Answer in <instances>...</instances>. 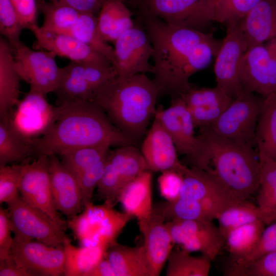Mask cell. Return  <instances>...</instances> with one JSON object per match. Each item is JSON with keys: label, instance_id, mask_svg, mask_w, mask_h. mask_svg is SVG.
<instances>
[{"label": "cell", "instance_id": "obj_40", "mask_svg": "<svg viewBox=\"0 0 276 276\" xmlns=\"http://www.w3.org/2000/svg\"><path fill=\"white\" fill-rule=\"evenodd\" d=\"M37 4L43 15L40 27L47 31L68 34L81 13L70 7L45 0H38Z\"/></svg>", "mask_w": 276, "mask_h": 276}, {"label": "cell", "instance_id": "obj_46", "mask_svg": "<svg viewBox=\"0 0 276 276\" xmlns=\"http://www.w3.org/2000/svg\"><path fill=\"white\" fill-rule=\"evenodd\" d=\"M232 276H276V251L246 263L235 264Z\"/></svg>", "mask_w": 276, "mask_h": 276}, {"label": "cell", "instance_id": "obj_6", "mask_svg": "<svg viewBox=\"0 0 276 276\" xmlns=\"http://www.w3.org/2000/svg\"><path fill=\"white\" fill-rule=\"evenodd\" d=\"M117 77L112 64L71 61L62 67L60 81L54 93L60 104L92 101L101 88Z\"/></svg>", "mask_w": 276, "mask_h": 276}, {"label": "cell", "instance_id": "obj_3", "mask_svg": "<svg viewBox=\"0 0 276 276\" xmlns=\"http://www.w3.org/2000/svg\"><path fill=\"white\" fill-rule=\"evenodd\" d=\"M160 90L154 79L139 74L112 80L97 93L93 101L119 129L135 141L143 136L156 112Z\"/></svg>", "mask_w": 276, "mask_h": 276}, {"label": "cell", "instance_id": "obj_18", "mask_svg": "<svg viewBox=\"0 0 276 276\" xmlns=\"http://www.w3.org/2000/svg\"><path fill=\"white\" fill-rule=\"evenodd\" d=\"M141 151L148 170L152 172L175 170L183 173L187 168L178 158L172 137L155 116L143 142Z\"/></svg>", "mask_w": 276, "mask_h": 276}, {"label": "cell", "instance_id": "obj_28", "mask_svg": "<svg viewBox=\"0 0 276 276\" xmlns=\"http://www.w3.org/2000/svg\"><path fill=\"white\" fill-rule=\"evenodd\" d=\"M105 255L116 276H151L143 245L130 247L116 242Z\"/></svg>", "mask_w": 276, "mask_h": 276}, {"label": "cell", "instance_id": "obj_37", "mask_svg": "<svg viewBox=\"0 0 276 276\" xmlns=\"http://www.w3.org/2000/svg\"><path fill=\"white\" fill-rule=\"evenodd\" d=\"M218 227L225 238L228 233L240 226L262 220L268 225L267 219L258 206L245 200L233 204L217 216Z\"/></svg>", "mask_w": 276, "mask_h": 276}, {"label": "cell", "instance_id": "obj_11", "mask_svg": "<svg viewBox=\"0 0 276 276\" xmlns=\"http://www.w3.org/2000/svg\"><path fill=\"white\" fill-rule=\"evenodd\" d=\"M58 106L50 104L46 96L30 90L6 116L10 126L28 142L44 135L58 116ZM2 118V117H1Z\"/></svg>", "mask_w": 276, "mask_h": 276}, {"label": "cell", "instance_id": "obj_20", "mask_svg": "<svg viewBox=\"0 0 276 276\" xmlns=\"http://www.w3.org/2000/svg\"><path fill=\"white\" fill-rule=\"evenodd\" d=\"M151 276L159 275L173 249V240L165 219L153 210L146 218L138 220Z\"/></svg>", "mask_w": 276, "mask_h": 276}, {"label": "cell", "instance_id": "obj_34", "mask_svg": "<svg viewBox=\"0 0 276 276\" xmlns=\"http://www.w3.org/2000/svg\"><path fill=\"white\" fill-rule=\"evenodd\" d=\"M65 262L64 275L85 276L104 257L106 249L96 246L73 245L67 237L64 243Z\"/></svg>", "mask_w": 276, "mask_h": 276}, {"label": "cell", "instance_id": "obj_32", "mask_svg": "<svg viewBox=\"0 0 276 276\" xmlns=\"http://www.w3.org/2000/svg\"><path fill=\"white\" fill-rule=\"evenodd\" d=\"M258 155L260 183L257 205L265 215L269 225L276 221V160L262 154Z\"/></svg>", "mask_w": 276, "mask_h": 276}, {"label": "cell", "instance_id": "obj_51", "mask_svg": "<svg viewBox=\"0 0 276 276\" xmlns=\"http://www.w3.org/2000/svg\"><path fill=\"white\" fill-rule=\"evenodd\" d=\"M25 29L38 25L36 0H10Z\"/></svg>", "mask_w": 276, "mask_h": 276}, {"label": "cell", "instance_id": "obj_44", "mask_svg": "<svg viewBox=\"0 0 276 276\" xmlns=\"http://www.w3.org/2000/svg\"><path fill=\"white\" fill-rule=\"evenodd\" d=\"M24 163L0 166V203H8L19 196Z\"/></svg>", "mask_w": 276, "mask_h": 276}, {"label": "cell", "instance_id": "obj_17", "mask_svg": "<svg viewBox=\"0 0 276 276\" xmlns=\"http://www.w3.org/2000/svg\"><path fill=\"white\" fill-rule=\"evenodd\" d=\"M10 254L17 264L32 276L64 274V246L54 247L36 240L13 242Z\"/></svg>", "mask_w": 276, "mask_h": 276}, {"label": "cell", "instance_id": "obj_35", "mask_svg": "<svg viewBox=\"0 0 276 276\" xmlns=\"http://www.w3.org/2000/svg\"><path fill=\"white\" fill-rule=\"evenodd\" d=\"M266 224L256 221L235 228L225 238V244L231 261L241 260L249 255L255 248Z\"/></svg>", "mask_w": 276, "mask_h": 276}, {"label": "cell", "instance_id": "obj_13", "mask_svg": "<svg viewBox=\"0 0 276 276\" xmlns=\"http://www.w3.org/2000/svg\"><path fill=\"white\" fill-rule=\"evenodd\" d=\"M142 15L168 24L197 29L214 21V9L208 0H135Z\"/></svg>", "mask_w": 276, "mask_h": 276}, {"label": "cell", "instance_id": "obj_5", "mask_svg": "<svg viewBox=\"0 0 276 276\" xmlns=\"http://www.w3.org/2000/svg\"><path fill=\"white\" fill-rule=\"evenodd\" d=\"M82 212L68 220V227L73 231L81 246H96L107 249L116 243L119 234L133 217L119 212L113 206L104 202L91 203Z\"/></svg>", "mask_w": 276, "mask_h": 276}, {"label": "cell", "instance_id": "obj_26", "mask_svg": "<svg viewBox=\"0 0 276 276\" xmlns=\"http://www.w3.org/2000/svg\"><path fill=\"white\" fill-rule=\"evenodd\" d=\"M9 42L0 38V117L7 116L19 101L20 81Z\"/></svg>", "mask_w": 276, "mask_h": 276}, {"label": "cell", "instance_id": "obj_23", "mask_svg": "<svg viewBox=\"0 0 276 276\" xmlns=\"http://www.w3.org/2000/svg\"><path fill=\"white\" fill-rule=\"evenodd\" d=\"M243 90L262 96L274 91L269 68V56L265 44L251 47L246 52L241 67Z\"/></svg>", "mask_w": 276, "mask_h": 276}, {"label": "cell", "instance_id": "obj_30", "mask_svg": "<svg viewBox=\"0 0 276 276\" xmlns=\"http://www.w3.org/2000/svg\"><path fill=\"white\" fill-rule=\"evenodd\" d=\"M221 42L213 38L200 43L193 49L176 74L172 96H178L193 87L189 82L190 77L209 65L213 57L216 56Z\"/></svg>", "mask_w": 276, "mask_h": 276}, {"label": "cell", "instance_id": "obj_15", "mask_svg": "<svg viewBox=\"0 0 276 276\" xmlns=\"http://www.w3.org/2000/svg\"><path fill=\"white\" fill-rule=\"evenodd\" d=\"M166 223L175 244L190 252H200L212 262L225 245L224 237L212 221L173 220Z\"/></svg>", "mask_w": 276, "mask_h": 276}, {"label": "cell", "instance_id": "obj_39", "mask_svg": "<svg viewBox=\"0 0 276 276\" xmlns=\"http://www.w3.org/2000/svg\"><path fill=\"white\" fill-rule=\"evenodd\" d=\"M183 249H173L167 260V276H208L211 260L202 255L192 256Z\"/></svg>", "mask_w": 276, "mask_h": 276}, {"label": "cell", "instance_id": "obj_27", "mask_svg": "<svg viewBox=\"0 0 276 276\" xmlns=\"http://www.w3.org/2000/svg\"><path fill=\"white\" fill-rule=\"evenodd\" d=\"M152 172L146 171L126 184L119 197L126 213L138 220L149 217L153 206L152 201Z\"/></svg>", "mask_w": 276, "mask_h": 276}, {"label": "cell", "instance_id": "obj_24", "mask_svg": "<svg viewBox=\"0 0 276 276\" xmlns=\"http://www.w3.org/2000/svg\"><path fill=\"white\" fill-rule=\"evenodd\" d=\"M248 48L276 37V0H261L239 22Z\"/></svg>", "mask_w": 276, "mask_h": 276}, {"label": "cell", "instance_id": "obj_42", "mask_svg": "<svg viewBox=\"0 0 276 276\" xmlns=\"http://www.w3.org/2000/svg\"><path fill=\"white\" fill-rule=\"evenodd\" d=\"M109 147L97 146L66 149L58 155L64 165L77 178L84 171L105 157Z\"/></svg>", "mask_w": 276, "mask_h": 276}, {"label": "cell", "instance_id": "obj_14", "mask_svg": "<svg viewBox=\"0 0 276 276\" xmlns=\"http://www.w3.org/2000/svg\"><path fill=\"white\" fill-rule=\"evenodd\" d=\"M113 66L118 77L126 78L139 74L152 73L149 60L153 50L149 36L134 25L114 42Z\"/></svg>", "mask_w": 276, "mask_h": 276}, {"label": "cell", "instance_id": "obj_22", "mask_svg": "<svg viewBox=\"0 0 276 276\" xmlns=\"http://www.w3.org/2000/svg\"><path fill=\"white\" fill-rule=\"evenodd\" d=\"M180 96L192 118L195 127H210L228 107L233 99L221 89L192 87Z\"/></svg>", "mask_w": 276, "mask_h": 276}, {"label": "cell", "instance_id": "obj_52", "mask_svg": "<svg viewBox=\"0 0 276 276\" xmlns=\"http://www.w3.org/2000/svg\"><path fill=\"white\" fill-rule=\"evenodd\" d=\"M11 223L8 209L0 208V261L8 258L13 243Z\"/></svg>", "mask_w": 276, "mask_h": 276}, {"label": "cell", "instance_id": "obj_2", "mask_svg": "<svg viewBox=\"0 0 276 276\" xmlns=\"http://www.w3.org/2000/svg\"><path fill=\"white\" fill-rule=\"evenodd\" d=\"M197 135L199 150L194 167L216 176L236 196L246 200L260 183V163L253 147L218 135L208 128Z\"/></svg>", "mask_w": 276, "mask_h": 276}, {"label": "cell", "instance_id": "obj_57", "mask_svg": "<svg viewBox=\"0 0 276 276\" xmlns=\"http://www.w3.org/2000/svg\"><path fill=\"white\" fill-rule=\"evenodd\" d=\"M208 1L210 2V4L212 5V6L213 7L214 9V13H215V10L216 8L223 0H208Z\"/></svg>", "mask_w": 276, "mask_h": 276}, {"label": "cell", "instance_id": "obj_4", "mask_svg": "<svg viewBox=\"0 0 276 276\" xmlns=\"http://www.w3.org/2000/svg\"><path fill=\"white\" fill-rule=\"evenodd\" d=\"M142 16L153 50V79L161 93L171 95L176 74L188 55L198 44L214 37L197 29L173 25L154 16Z\"/></svg>", "mask_w": 276, "mask_h": 276}, {"label": "cell", "instance_id": "obj_7", "mask_svg": "<svg viewBox=\"0 0 276 276\" xmlns=\"http://www.w3.org/2000/svg\"><path fill=\"white\" fill-rule=\"evenodd\" d=\"M262 98L243 91L233 99L217 120L209 128L219 136L253 147L262 106Z\"/></svg>", "mask_w": 276, "mask_h": 276}, {"label": "cell", "instance_id": "obj_43", "mask_svg": "<svg viewBox=\"0 0 276 276\" xmlns=\"http://www.w3.org/2000/svg\"><path fill=\"white\" fill-rule=\"evenodd\" d=\"M261 0H223L215 10L214 21L227 25L240 22Z\"/></svg>", "mask_w": 276, "mask_h": 276}, {"label": "cell", "instance_id": "obj_25", "mask_svg": "<svg viewBox=\"0 0 276 276\" xmlns=\"http://www.w3.org/2000/svg\"><path fill=\"white\" fill-rule=\"evenodd\" d=\"M183 175L179 198L200 200L210 197H224L242 201L216 176L206 171L187 167Z\"/></svg>", "mask_w": 276, "mask_h": 276}, {"label": "cell", "instance_id": "obj_21", "mask_svg": "<svg viewBox=\"0 0 276 276\" xmlns=\"http://www.w3.org/2000/svg\"><path fill=\"white\" fill-rule=\"evenodd\" d=\"M56 155L49 156L52 196L56 209L70 220L81 212L82 194L76 178Z\"/></svg>", "mask_w": 276, "mask_h": 276}, {"label": "cell", "instance_id": "obj_56", "mask_svg": "<svg viewBox=\"0 0 276 276\" xmlns=\"http://www.w3.org/2000/svg\"><path fill=\"white\" fill-rule=\"evenodd\" d=\"M85 276H116L105 255L94 266Z\"/></svg>", "mask_w": 276, "mask_h": 276}, {"label": "cell", "instance_id": "obj_48", "mask_svg": "<svg viewBox=\"0 0 276 276\" xmlns=\"http://www.w3.org/2000/svg\"><path fill=\"white\" fill-rule=\"evenodd\" d=\"M107 155L76 178L82 194L83 208L92 203L94 191L103 173Z\"/></svg>", "mask_w": 276, "mask_h": 276}, {"label": "cell", "instance_id": "obj_50", "mask_svg": "<svg viewBox=\"0 0 276 276\" xmlns=\"http://www.w3.org/2000/svg\"><path fill=\"white\" fill-rule=\"evenodd\" d=\"M183 180V173L169 170L161 172L157 179L160 195L166 201H173L179 198Z\"/></svg>", "mask_w": 276, "mask_h": 276}, {"label": "cell", "instance_id": "obj_36", "mask_svg": "<svg viewBox=\"0 0 276 276\" xmlns=\"http://www.w3.org/2000/svg\"><path fill=\"white\" fill-rule=\"evenodd\" d=\"M108 158L119 174L123 187L144 172L149 171L141 150L134 145L120 146L109 151Z\"/></svg>", "mask_w": 276, "mask_h": 276}, {"label": "cell", "instance_id": "obj_54", "mask_svg": "<svg viewBox=\"0 0 276 276\" xmlns=\"http://www.w3.org/2000/svg\"><path fill=\"white\" fill-rule=\"evenodd\" d=\"M0 276H32L20 267L11 254L6 259L0 261Z\"/></svg>", "mask_w": 276, "mask_h": 276}, {"label": "cell", "instance_id": "obj_55", "mask_svg": "<svg viewBox=\"0 0 276 276\" xmlns=\"http://www.w3.org/2000/svg\"><path fill=\"white\" fill-rule=\"evenodd\" d=\"M269 56V68L273 89L276 91V37L266 42Z\"/></svg>", "mask_w": 276, "mask_h": 276}, {"label": "cell", "instance_id": "obj_38", "mask_svg": "<svg viewBox=\"0 0 276 276\" xmlns=\"http://www.w3.org/2000/svg\"><path fill=\"white\" fill-rule=\"evenodd\" d=\"M68 34L106 57L113 64V48L101 37L95 14L81 12Z\"/></svg>", "mask_w": 276, "mask_h": 276}, {"label": "cell", "instance_id": "obj_16", "mask_svg": "<svg viewBox=\"0 0 276 276\" xmlns=\"http://www.w3.org/2000/svg\"><path fill=\"white\" fill-rule=\"evenodd\" d=\"M172 137L178 154L185 155L193 164L198 155L199 140L191 115L182 98H172L171 105L159 106L155 114Z\"/></svg>", "mask_w": 276, "mask_h": 276}, {"label": "cell", "instance_id": "obj_31", "mask_svg": "<svg viewBox=\"0 0 276 276\" xmlns=\"http://www.w3.org/2000/svg\"><path fill=\"white\" fill-rule=\"evenodd\" d=\"M256 144L258 154L276 160V91L262 97Z\"/></svg>", "mask_w": 276, "mask_h": 276}, {"label": "cell", "instance_id": "obj_12", "mask_svg": "<svg viewBox=\"0 0 276 276\" xmlns=\"http://www.w3.org/2000/svg\"><path fill=\"white\" fill-rule=\"evenodd\" d=\"M49 164V157L44 155L24 163L19 193L27 203L45 213L66 230L68 222L62 218L54 202Z\"/></svg>", "mask_w": 276, "mask_h": 276}, {"label": "cell", "instance_id": "obj_45", "mask_svg": "<svg viewBox=\"0 0 276 276\" xmlns=\"http://www.w3.org/2000/svg\"><path fill=\"white\" fill-rule=\"evenodd\" d=\"M123 188L121 178L107 155L104 172L97 186L99 197L104 202L114 206Z\"/></svg>", "mask_w": 276, "mask_h": 276}, {"label": "cell", "instance_id": "obj_29", "mask_svg": "<svg viewBox=\"0 0 276 276\" xmlns=\"http://www.w3.org/2000/svg\"><path fill=\"white\" fill-rule=\"evenodd\" d=\"M132 15L124 0H106L97 17L98 28L102 39L113 43L134 26Z\"/></svg>", "mask_w": 276, "mask_h": 276}, {"label": "cell", "instance_id": "obj_8", "mask_svg": "<svg viewBox=\"0 0 276 276\" xmlns=\"http://www.w3.org/2000/svg\"><path fill=\"white\" fill-rule=\"evenodd\" d=\"M7 204L13 242L36 240L49 246H63L65 230L45 213L27 203L19 195Z\"/></svg>", "mask_w": 276, "mask_h": 276}, {"label": "cell", "instance_id": "obj_53", "mask_svg": "<svg viewBox=\"0 0 276 276\" xmlns=\"http://www.w3.org/2000/svg\"><path fill=\"white\" fill-rule=\"evenodd\" d=\"M49 2L64 5L82 13L96 15L99 11L106 0H48Z\"/></svg>", "mask_w": 276, "mask_h": 276}, {"label": "cell", "instance_id": "obj_10", "mask_svg": "<svg viewBox=\"0 0 276 276\" xmlns=\"http://www.w3.org/2000/svg\"><path fill=\"white\" fill-rule=\"evenodd\" d=\"M248 49L239 22L227 25L225 37L216 55L214 73L216 86L233 99L244 91L241 67Z\"/></svg>", "mask_w": 276, "mask_h": 276}, {"label": "cell", "instance_id": "obj_9", "mask_svg": "<svg viewBox=\"0 0 276 276\" xmlns=\"http://www.w3.org/2000/svg\"><path fill=\"white\" fill-rule=\"evenodd\" d=\"M9 44L16 70L21 80L29 85L30 90L45 96L54 92L62 71V67L57 64L55 54L45 50L32 49L20 40Z\"/></svg>", "mask_w": 276, "mask_h": 276}, {"label": "cell", "instance_id": "obj_19", "mask_svg": "<svg viewBox=\"0 0 276 276\" xmlns=\"http://www.w3.org/2000/svg\"><path fill=\"white\" fill-rule=\"evenodd\" d=\"M29 30L35 37L36 49L51 52L71 61L112 64L106 57L69 34L45 30L38 25Z\"/></svg>", "mask_w": 276, "mask_h": 276}, {"label": "cell", "instance_id": "obj_33", "mask_svg": "<svg viewBox=\"0 0 276 276\" xmlns=\"http://www.w3.org/2000/svg\"><path fill=\"white\" fill-rule=\"evenodd\" d=\"M31 142L17 134L6 117L0 120V166L30 161L34 154Z\"/></svg>", "mask_w": 276, "mask_h": 276}, {"label": "cell", "instance_id": "obj_49", "mask_svg": "<svg viewBox=\"0 0 276 276\" xmlns=\"http://www.w3.org/2000/svg\"><path fill=\"white\" fill-rule=\"evenodd\" d=\"M268 225L263 231L256 247L249 255L239 260H230L229 263H246L276 251V221Z\"/></svg>", "mask_w": 276, "mask_h": 276}, {"label": "cell", "instance_id": "obj_41", "mask_svg": "<svg viewBox=\"0 0 276 276\" xmlns=\"http://www.w3.org/2000/svg\"><path fill=\"white\" fill-rule=\"evenodd\" d=\"M153 210L160 215L166 221L173 220L211 219L200 200L178 198L173 201H165L153 206Z\"/></svg>", "mask_w": 276, "mask_h": 276}, {"label": "cell", "instance_id": "obj_1", "mask_svg": "<svg viewBox=\"0 0 276 276\" xmlns=\"http://www.w3.org/2000/svg\"><path fill=\"white\" fill-rule=\"evenodd\" d=\"M58 106L53 125L31 142L36 157L57 155L76 148L135 146L136 141L116 127L94 101L65 102Z\"/></svg>", "mask_w": 276, "mask_h": 276}, {"label": "cell", "instance_id": "obj_47", "mask_svg": "<svg viewBox=\"0 0 276 276\" xmlns=\"http://www.w3.org/2000/svg\"><path fill=\"white\" fill-rule=\"evenodd\" d=\"M24 27L10 0H0V32L10 43L20 40Z\"/></svg>", "mask_w": 276, "mask_h": 276}]
</instances>
